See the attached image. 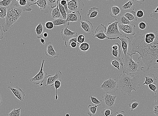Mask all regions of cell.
Wrapping results in <instances>:
<instances>
[{
	"mask_svg": "<svg viewBox=\"0 0 158 116\" xmlns=\"http://www.w3.org/2000/svg\"><path fill=\"white\" fill-rule=\"evenodd\" d=\"M156 38L153 42L146 43L142 38V34L138 31L133 41L129 42L127 53L132 56L139 54L138 59L141 70L146 72L158 65V30L156 31Z\"/></svg>",
	"mask_w": 158,
	"mask_h": 116,
	"instance_id": "obj_1",
	"label": "cell"
},
{
	"mask_svg": "<svg viewBox=\"0 0 158 116\" xmlns=\"http://www.w3.org/2000/svg\"><path fill=\"white\" fill-rule=\"evenodd\" d=\"M139 78V75L135 76L134 74H120L118 85L121 93L124 95L131 96L133 91L136 93L140 87Z\"/></svg>",
	"mask_w": 158,
	"mask_h": 116,
	"instance_id": "obj_2",
	"label": "cell"
},
{
	"mask_svg": "<svg viewBox=\"0 0 158 116\" xmlns=\"http://www.w3.org/2000/svg\"><path fill=\"white\" fill-rule=\"evenodd\" d=\"M23 11L13 3L7 8V11L6 20L2 24L3 31L6 32L12 28L14 24L22 16Z\"/></svg>",
	"mask_w": 158,
	"mask_h": 116,
	"instance_id": "obj_3",
	"label": "cell"
},
{
	"mask_svg": "<svg viewBox=\"0 0 158 116\" xmlns=\"http://www.w3.org/2000/svg\"><path fill=\"white\" fill-rule=\"evenodd\" d=\"M122 59L123 63V74H135L139 71L140 63L134 61L132 56L127 54V55H123Z\"/></svg>",
	"mask_w": 158,
	"mask_h": 116,
	"instance_id": "obj_4",
	"label": "cell"
},
{
	"mask_svg": "<svg viewBox=\"0 0 158 116\" xmlns=\"http://www.w3.org/2000/svg\"><path fill=\"white\" fill-rule=\"evenodd\" d=\"M102 82L101 88L106 93L111 94L118 90V85L115 79H112L110 77L108 79Z\"/></svg>",
	"mask_w": 158,
	"mask_h": 116,
	"instance_id": "obj_5",
	"label": "cell"
},
{
	"mask_svg": "<svg viewBox=\"0 0 158 116\" xmlns=\"http://www.w3.org/2000/svg\"><path fill=\"white\" fill-rule=\"evenodd\" d=\"M118 23V22L115 21L112 23H108L106 35L109 38H118L123 35L119 31Z\"/></svg>",
	"mask_w": 158,
	"mask_h": 116,
	"instance_id": "obj_6",
	"label": "cell"
},
{
	"mask_svg": "<svg viewBox=\"0 0 158 116\" xmlns=\"http://www.w3.org/2000/svg\"><path fill=\"white\" fill-rule=\"evenodd\" d=\"M45 61V59L43 60L42 64L39 73L29 80V81L33 84L37 85L43 83L47 78V73L44 72L43 70Z\"/></svg>",
	"mask_w": 158,
	"mask_h": 116,
	"instance_id": "obj_7",
	"label": "cell"
},
{
	"mask_svg": "<svg viewBox=\"0 0 158 116\" xmlns=\"http://www.w3.org/2000/svg\"><path fill=\"white\" fill-rule=\"evenodd\" d=\"M107 27L104 24H101L96 28L95 33L92 37L94 38H97L100 40H104L107 39L110 40L118 39V38H109L106 35Z\"/></svg>",
	"mask_w": 158,
	"mask_h": 116,
	"instance_id": "obj_8",
	"label": "cell"
},
{
	"mask_svg": "<svg viewBox=\"0 0 158 116\" xmlns=\"http://www.w3.org/2000/svg\"><path fill=\"white\" fill-rule=\"evenodd\" d=\"M69 13L74 12H80L83 9L85 5L82 0H71L67 3Z\"/></svg>",
	"mask_w": 158,
	"mask_h": 116,
	"instance_id": "obj_9",
	"label": "cell"
},
{
	"mask_svg": "<svg viewBox=\"0 0 158 116\" xmlns=\"http://www.w3.org/2000/svg\"><path fill=\"white\" fill-rule=\"evenodd\" d=\"M117 96H113L106 93L102 97V104L103 108L114 107Z\"/></svg>",
	"mask_w": 158,
	"mask_h": 116,
	"instance_id": "obj_10",
	"label": "cell"
},
{
	"mask_svg": "<svg viewBox=\"0 0 158 116\" xmlns=\"http://www.w3.org/2000/svg\"><path fill=\"white\" fill-rule=\"evenodd\" d=\"M45 54L47 57L54 58H58L59 54L54 50L52 43L49 42L46 43L45 46Z\"/></svg>",
	"mask_w": 158,
	"mask_h": 116,
	"instance_id": "obj_11",
	"label": "cell"
},
{
	"mask_svg": "<svg viewBox=\"0 0 158 116\" xmlns=\"http://www.w3.org/2000/svg\"><path fill=\"white\" fill-rule=\"evenodd\" d=\"M69 26L62 29L61 31V36L64 41H66L71 38L77 37V33L76 32L71 31L69 29Z\"/></svg>",
	"mask_w": 158,
	"mask_h": 116,
	"instance_id": "obj_12",
	"label": "cell"
},
{
	"mask_svg": "<svg viewBox=\"0 0 158 116\" xmlns=\"http://www.w3.org/2000/svg\"><path fill=\"white\" fill-rule=\"evenodd\" d=\"M35 5L38 6L40 12H43L44 14L48 13L50 6L48 5V0H37L31 6Z\"/></svg>",
	"mask_w": 158,
	"mask_h": 116,
	"instance_id": "obj_13",
	"label": "cell"
},
{
	"mask_svg": "<svg viewBox=\"0 0 158 116\" xmlns=\"http://www.w3.org/2000/svg\"><path fill=\"white\" fill-rule=\"evenodd\" d=\"M118 28L123 32L132 35L135 34V30L136 26L134 24H130L127 25L118 24Z\"/></svg>",
	"mask_w": 158,
	"mask_h": 116,
	"instance_id": "obj_14",
	"label": "cell"
},
{
	"mask_svg": "<svg viewBox=\"0 0 158 116\" xmlns=\"http://www.w3.org/2000/svg\"><path fill=\"white\" fill-rule=\"evenodd\" d=\"M118 38L121 41V46L123 51L124 55H126L127 53L129 42L131 39L128 37L125 34L118 37Z\"/></svg>",
	"mask_w": 158,
	"mask_h": 116,
	"instance_id": "obj_15",
	"label": "cell"
},
{
	"mask_svg": "<svg viewBox=\"0 0 158 116\" xmlns=\"http://www.w3.org/2000/svg\"><path fill=\"white\" fill-rule=\"evenodd\" d=\"M9 88L12 92L16 98L22 102H23L25 99V94L21 89L17 86L15 87L9 86Z\"/></svg>",
	"mask_w": 158,
	"mask_h": 116,
	"instance_id": "obj_16",
	"label": "cell"
},
{
	"mask_svg": "<svg viewBox=\"0 0 158 116\" xmlns=\"http://www.w3.org/2000/svg\"><path fill=\"white\" fill-rule=\"evenodd\" d=\"M62 73L60 70H58L54 76L49 75L47 76V84L46 86H54L55 82L57 80L61 79Z\"/></svg>",
	"mask_w": 158,
	"mask_h": 116,
	"instance_id": "obj_17",
	"label": "cell"
},
{
	"mask_svg": "<svg viewBox=\"0 0 158 116\" xmlns=\"http://www.w3.org/2000/svg\"><path fill=\"white\" fill-rule=\"evenodd\" d=\"M81 27L83 29L85 32L88 34H91L93 32V26L91 22L87 20L81 21Z\"/></svg>",
	"mask_w": 158,
	"mask_h": 116,
	"instance_id": "obj_18",
	"label": "cell"
},
{
	"mask_svg": "<svg viewBox=\"0 0 158 116\" xmlns=\"http://www.w3.org/2000/svg\"><path fill=\"white\" fill-rule=\"evenodd\" d=\"M15 6L19 7L24 12H31L32 10L31 7V5L27 0H20L18 3L15 4Z\"/></svg>",
	"mask_w": 158,
	"mask_h": 116,
	"instance_id": "obj_19",
	"label": "cell"
},
{
	"mask_svg": "<svg viewBox=\"0 0 158 116\" xmlns=\"http://www.w3.org/2000/svg\"><path fill=\"white\" fill-rule=\"evenodd\" d=\"M81 16L80 12H74L67 14L66 21L70 22H80Z\"/></svg>",
	"mask_w": 158,
	"mask_h": 116,
	"instance_id": "obj_20",
	"label": "cell"
},
{
	"mask_svg": "<svg viewBox=\"0 0 158 116\" xmlns=\"http://www.w3.org/2000/svg\"><path fill=\"white\" fill-rule=\"evenodd\" d=\"M90 48L89 44L85 42L79 44L77 43V46L76 48L78 55H84L86 52L88 51Z\"/></svg>",
	"mask_w": 158,
	"mask_h": 116,
	"instance_id": "obj_21",
	"label": "cell"
},
{
	"mask_svg": "<svg viewBox=\"0 0 158 116\" xmlns=\"http://www.w3.org/2000/svg\"><path fill=\"white\" fill-rule=\"evenodd\" d=\"M143 77L145 78V80L144 83L143 84V85H148L149 84L156 83V81L157 78L156 77V74L150 73L148 74H144Z\"/></svg>",
	"mask_w": 158,
	"mask_h": 116,
	"instance_id": "obj_22",
	"label": "cell"
},
{
	"mask_svg": "<svg viewBox=\"0 0 158 116\" xmlns=\"http://www.w3.org/2000/svg\"><path fill=\"white\" fill-rule=\"evenodd\" d=\"M122 9L126 12L134 11L135 9V2L134 0H129L122 7Z\"/></svg>",
	"mask_w": 158,
	"mask_h": 116,
	"instance_id": "obj_23",
	"label": "cell"
},
{
	"mask_svg": "<svg viewBox=\"0 0 158 116\" xmlns=\"http://www.w3.org/2000/svg\"><path fill=\"white\" fill-rule=\"evenodd\" d=\"M46 28L41 23L37 26L35 30V31L37 35V38L40 39L43 37L44 33L46 31Z\"/></svg>",
	"mask_w": 158,
	"mask_h": 116,
	"instance_id": "obj_24",
	"label": "cell"
},
{
	"mask_svg": "<svg viewBox=\"0 0 158 116\" xmlns=\"http://www.w3.org/2000/svg\"><path fill=\"white\" fill-rule=\"evenodd\" d=\"M50 14L52 19V20L58 19V18H62L61 14L59 9L58 2L57 6L51 10Z\"/></svg>",
	"mask_w": 158,
	"mask_h": 116,
	"instance_id": "obj_25",
	"label": "cell"
},
{
	"mask_svg": "<svg viewBox=\"0 0 158 116\" xmlns=\"http://www.w3.org/2000/svg\"><path fill=\"white\" fill-rule=\"evenodd\" d=\"M116 21L119 22L118 24L127 25L130 24L132 23V22H131L121 14L118 15L117 17L115 18Z\"/></svg>",
	"mask_w": 158,
	"mask_h": 116,
	"instance_id": "obj_26",
	"label": "cell"
},
{
	"mask_svg": "<svg viewBox=\"0 0 158 116\" xmlns=\"http://www.w3.org/2000/svg\"><path fill=\"white\" fill-rule=\"evenodd\" d=\"M128 20L131 22L137 21L138 18L136 16V12L134 11H131L130 12H127L123 14Z\"/></svg>",
	"mask_w": 158,
	"mask_h": 116,
	"instance_id": "obj_27",
	"label": "cell"
},
{
	"mask_svg": "<svg viewBox=\"0 0 158 116\" xmlns=\"http://www.w3.org/2000/svg\"><path fill=\"white\" fill-rule=\"evenodd\" d=\"M100 12L99 8L96 7H92L89 10L87 15L88 18H92L96 17Z\"/></svg>",
	"mask_w": 158,
	"mask_h": 116,
	"instance_id": "obj_28",
	"label": "cell"
},
{
	"mask_svg": "<svg viewBox=\"0 0 158 116\" xmlns=\"http://www.w3.org/2000/svg\"><path fill=\"white\" fill-rule=\"evenodd\" d=\"M120 10L118 6H112L110 9V16L114 18L117 17L120 14Z\"/></svg>",
	"mask_w": 158,
	"mask_h": 116,
	"instance_id": "obj_29",
	"label": "cell"
},
{
	"mask_svg": "<svg viewBox=\"0 0 158 116\" xmlns=\"http://www.w3.org/2000/svg\"><path fill=\"white\" fill-rule=\"evenodd\" d=\"M138 27L141 30L147 31L150 29V27L146 20L143 19L139 22Z\"/></svg>",
	"mask_w": 158,
	"mask_h": 116,
	"instance_id": "obj_30",
	"label": "cell"
},
{
	"mask_svg": "<svg viewBox=\"0 0 158 116\" xmlns=\"http://www.w3.org/2000/svg\"><path fill=\"white\" fill-rule=\"evenodd\" d=\"M52 22H53L54 26H58L62 25L69 26L70 24V22H67L66 20H64L62 18H58V19L52 20Z\"/></svg>",
	"mask_w": 158,
	"mask_h": 116,
	"instance_id": "obj_31",
	"label": "cell"
},
{
	"mask_svg": "<svg viewBox=\"0 0 158 116\" xmlns=\"http://www.w3.org/2000/svg\"><path fill=\"white\" fill-rule=\"evenodd\" d=\"M88 107L87 114L89 116H93L96 114L98 108L97 106H93L90 104Z\"/></svg>",
	"mask_w": 158,
	"mask_h": 116,
	"instance_id": "obj_32",
	"label": "cell"
},
{
	"mask_svg": "<svg viewBox=\"0 0 158 116\" xmlns=\"http://www.w3.org/2000/svg\"><path fill=\"white\" fill-rule=\"evenodd\" d=\"M58 2L59 9L60 13H61V14L62 19L66 20L67 18V14L66 13L65 7L60 4V3L58 1Z\"/></svg>",
	"mask_w": 158,
	"mask_h": 116,
	"instance_id": "obj_33",
	"label": "cell"
},
{
	"mask_svg": "<svg viewBox=\"0 0 158 116\" xmlns=\"http://www.w3.org/2000/svg\"><path fill=\"white\" fill-rule=\"evenodd\" d=\"M140 104V103L138 102L136 100L133 99L129 104V106L130 108L131 111H133L135 109L138 107Z\"/></svg>",
	"mask_w": 158,
	"mask_h": 116,
	"instance_id": "obj_34",
	"label": "cell"
},
{
	"mask_svg": "<svg viewBox=\"0 0 158 116\" xmlns=\"http://www.w3.org/2000/svg\"><path fill=\"white\" fill-rule=\"evenodd\" d=\"M111 65L118 70H120V61L118 58H114L110 60Z\"/></svg>",
	"mask_w": 158,
	"mask_h": 116,
	"instance_id": "obj_35",
	"label": "cell"
},
{
	"mask_svg": "<svg viewBox=\"0 0 158 116\" xmlns=\"http://www.w3.org/2000/svg\"><path fill=\"white\" fill-rule=\"evenodd\" d=\"M21 109V107L18 109L14 108L10 113L7 114L6 116H20Z\"/></svg>",
	"mask_w": 158,
	"mask_h": 116,
	"instance_id": "obj_36",
	"label": "cell"
},
{
	"mask_svg": "<svg viewBox=\"0 0 158 116\" xmlns=\"http://www.w3.org/2000/svg\"><path fill=\"white\" fill-rule=\"evenodd\" d=\"M61 79L56 80L54 83V87L56 90V95L55 96V99L57 100L58 98V89L60 88L61 86Z\"/></svg>",
	"mask_w": 158,
	"mask_h": 116,
	"instance_id": "obj_37",
	"label": "cell"
},
{
	"mask_svg": "<svg viewBox=\"0 0 158 116\" xmlns=\"http://www.w3.org/2000/svg\"><path fill=\"white\" fill-rule=\"evenodd\" d=\"M113 113V111L111 108H105L102 111L101 114L104 116H111Z\"/></svg>",
	"mask_w": 158,
	"mask_h": 116,
	"instance_id": "obj_38",
	"label": "cell"
},
{
	"mask_svg": "<svg viewBox=\"0 0 158 116\" xmlns=\"http://www.w3.org/2000/svg\"><path fill=\"white\" fill-rule=\"evenodd\" d=\"M8 7L0 6V18H6Z\"/></svg>",
	"mask_w": 158,
	"mask_h": 116,
	"instance_id": "obj_39",
	"label": "cell"
},
{
	"mask_svg": "<svg viewBox=\"0 0 158 116\" xmlns=\"http://www.w3.org/2000/svg\"><path fill=\"white\" fill-rule=\"evenodd\" d=\"M13 3V0H2L0 1V6L8 7Z\"/></svg>",
	"mask_w": 158,
	"mask_h": 116,
	"instance_id": "obj_40",
	"label": "cell"
},
{
	"mask_svg": "<svg viewBox=\"0 0 158 116\" xmlns=\"http://www.w3.org/2000/svg\"><path fill=\"white\" fill-rule=\"evenodd\" d=\"M57 1L60 3V4L65 7L67 14H69V10L67 6L68 0H57Z\"/></svg>",
	"mask_w": 158,
	"mask_h": 116,
	"instance_id": "obj_41",
	"label": "cell"
},
{
	"mask_svg": "<svg viewBox=\"0 0 158 116\" xmlns=\"http://www.w3.org/2000/svg\"><path fill=\"white\" fill-rule=\"evenodd\" d=\"M145 13L146 11L144 9H139L136 12V16L137 18H142L145 15Z\"/></svg>",
	"mask_w": 158,
	"mask_h": 116,
	"instance_id": "obj_42",
	"label": "cell"
},
{
	"mask_svg": "<svg viewBox=\"0 0 158 116\" xmlns=\"http://www.w3.org/2000/svg\"><path fill=\"white\" fill-rule=\"evenodd\" d=\"M121 46H120L119 49L118 50H112V54L114 56V57L117 58L119 55L118 58H120V56H121Z\"/></svg>",
	"mask_w": 158,
	"mask_h": 116,
	"instance_id": "obj_43",
	"label": "cell"
},
{
	"mask_svg": "<svg viewBox=\"0 0 158 116\" xmlns=\"http://www.w3.org/2000/svg\"><path fill=\"white\" fill-rule=\"evenodd\" d=\"M48 4L51 8H55L58 5L57 0H48Z\"/></svg>",
	"mask_w": 158,
	"mask_h": 116,
	"instance_id": "obj_44",
	"label": "cell"
},
{
	"mask_svg": "<svg viewBox=\"0 0 158 116\" xmlns=\"http://www.w3.org/2000/svg\"><path fill=\"white\" fill-rule=\"evenodd\" d=\"M89 98L91 100V102L93 103L96 105L98 106H100L101 105V101H99L98 99L96 97H94L92 96H90Z\"/></svg>",
	"mask_w": 158,
	"mask_h": 116,
	"instance_id": "obj_45",
	"label": "cell"
},
{
	"mask_svg": "<svg viewBox=\"0 0 158 116\" xmlns=\"http://www.w3.org/2000/svg\"><path fill=\"white\" fill-rule=\"evenodd\" d=\"M73 42H77V37H74V38H71L69 40L65 41V45L67 47H70L71 43Z\"/></svg>",
	"mask_w": 158,
	"mask_h": 116,
	"instance_id": "obj_46",
	"label": "cell"
},
{
	"mask_svg": "<svg viewBox=\"0 0 158 116\" xmlns=\"http://www.w3.org/2000/svg\"><path fill=\"white\" fill-rule=\"evenodd\" d=\"M148 87L152 91H153L154 93H155V98L156 99V93L157 92V89H158V87L156 85V83H153L149 84L148 85Z\"/></svg>",
	"mask_w": 158,
	"mask_h": 116,
	"instance_id": "obj_47",
	"label": "cell"
},
{
	"mask_svg": "<svg viewBox=\"0 0 158 116\" xmlns=\"http://www.w3.org/2000/svg\"><path fill=\"white\" fill-rule=\"evenodd\" d=\"M150 16L155 19H158V6L155 9L153 10L152 13L150 14Z\"/></svg>",
	"mask_w": 158,
	"mask_h": 116,
	"instance_id": "obj_48",
	"label": "cell"
},
{
	"mask_svg": "<svg viewBox=\"0 0 158 116\" xmlns=\"http://www.w3.org/2000/svg\"><path fill=\"white\" fill-rule=\"evenodd\" d=\"M44 25L46 28L48 29L51 30L53 29L54 27L53 22L51 21L47 22L46 23L44 24Z\"/></svg>",
	"mask_w": 158,
	"mask_h": 116,
	"instance_id": "obj_49",
	"label": "cell"
},
{
	"mask_svg": "<svg viewBox=\"0 0 158 116\" xmlns=\"http://www.w3.org/2000/svg\"><path fill=\"white\" fill-rule=\"evenodd\" d=\"M85 36L83 35H80L77 37V43L80 44L85 42Z\"/></svg>",
	"mask_w": 158,
	"mask_h": 116,
	"instance_id": "obj_50",
	"label": "cell"
},
{
	"mask_svg": "<svg viewBox=\"0 0 158 116\" xmlns=\"http://www.w3.org/2000/svg\"><path fill=\"white\" fill-rule=\"evenodd\" d=\"M151 113L153 114L155 116H158V105L156 104L155 106H154Z\"/></svg>",
	"mask_w": 158,
	"mask_h": 116,
	"instance_id": "obj_51",
	"label": "cell"
},
{
	"mask_svg": "<svg viewBox=\"0 0 158 116\" xmlns=\"http://www.w3.org/2000/svg\"><path fill=\"white\" fill-rule=\"evenodd\" d=\"M115 116H126V115L125 114V111H122L118 113V112H116L114 114Z\"/></svg>",
	"mask_w": 158,
	"mask_h": 116,
	"instance_id": "obj_52",
	"label": "cell"
},
{
	"mask_svg": "<svg viewBox=\"0 0 158 116\" xmlns=\"http://www.w3.org/2000/svg\"><path fill=\"white\" fill-rule=\"evenodd\" d=\"M3 38V31L1 26H0V40Z\"/></svg>",
	"mask_w": 158,
	"mask_h": 116,
	"instance_id": "obj_53",
	"label": "cell"
},
{
	"mask_svg": "<svg viewBox=\"0 0 158 116\" xmlns=\"http://www.w3.org/2000/svg\"><path fill=\"white\" fill-rule=\"evenodd\" d=\"M77 46V43L75 42H73L70 44V47L73 48H76Z\"/></svg>",
	"mask_w": 158,
	"mask_h": 116,
	"instance_id": "obj_54",
	"label": "cell"
},
{
	"mask_svg": "<svg viewBox=\"0 0 158 116\" xmlns=\"http://www.w3.org/2000/svg\"><path fill=\"white\" fill-rule=\"evenodd\" d=\"M40 39L41 42L42 43L43 45L46 44V41H45L44 39L42 38H41Z\"/></svg>",
	"mask_w": 158,
	"mask_h": 116,
	"instance_id": "obj_55",
	"label": "cell"
},
{
	"mask_svg": "<svg viewBox=\"0 0 158 116\" xmlns=\"http://www.w3.org/2000/svg\"><path fill=\"white\" fill-rule=\"evenodd\" d=\"M27 1L31 6L32 4L35 2V0H27Z\"/></svg>",
	"mask_w": 158,
	"mask_h": 116,
	"instance_id": "obj_56",
	"label": "cell"
},
{
	"mask_svg": "<svg viewBox=\"0 0 158 116\" xmlns=\"http://www.w3.org/2000/svg\"><path fill=\"white\" fill-rule=\"evenodd\" d=\"M134 1H136L138 3H140L141 4H142L143 2L145 1V0H134Z\"/></svg>",
	"mask_w": 158,
	"mask_h": 116,
	"instance_id": "obj_57",
	"label": "cell"
},
{
	"mask_svg": "<svg viewBox=\"0 0 158 116\" xmlns=\"http://www.w3.org/2000/svg\"><path fill=\"white\" fill-rule=\"evenodd\" d=\"M48 33L46 32H44V33L43 36L44 37H45V38H47L48 37Z\"/></svg>",
	"mask_w": 158,
	"mask_h": 116,
	"instance_id": "obj_58",
	"label": "cell"
},
{
	"mask_svg": "<svg viewBox=\"0 0 158 116\" xmlns=\"http://www.w3.org/2000/svg\"><path fill=\"white\" fill-rule=\"evenodd\" d=\"M2 99L1 96V95L0 94V106L2 105Z\"/></svg>",
	"mask_w": 158,
	"mask_h": 116,
	"instance_id": "obj_59",
	"label": "cell"
},
{
	"mask_svg": "<svg viewBox=\"0 0 158 116\" xmlns=\"http://www.w3.org/2000/svg\"><path fill=\"white\" fill-rule=\"evenodd\" d=\"M39 85H40V87L43 86V83H41Z\"/></svg>",
	"mask_w": 158,
	"mask_h": 116,
	"instance_id": "obj_60",
	"label": "cell"
},
{
	"mask_svg": "<svg viewBox=\"0 0 158 116\" xmlns=\"http://www.w3.org/2000/svg\"><path fill=\"white\" fill-rule=\"evenodd\" d=\"M66 116H70V114H67L65 115Z\"/></svg>",
	"mask_w": 158,
	"mask_h": 116,
	"instance_id": "obj_61",
	"label": "cell"
},
{
	"mask_svg": "<svg viewBox=\"0 0 158 116\" xmlns=\"http://www.w3.org/2000/svg\"><path fill=\"white\" fill-rule=\"evenodd\" d=\"M14 1L15 2H19L20 0H14Z\"/></svg>",
	"mask_w": 158,
	"mask_h": 116,
	"instance_id": "obj_62",
	"label": "cell"
},
{
	"mask_svg": "<svg viewBox=\"0 0 158 116\" xmlns=\"http://www.w3.org/2000/svg\"><path fill=\"white\" fill-rule=\"evenodd\" d=\"M86 1H91V0H85Z\"/></svg>",
	"mask_w": 158,
	"mask_h": 116,
	"instance_id": "obj_63",
	"label": "cell"
},
{
	"mask_svg": "<svg viewBox=\"0 0 158 116\" xmlns=\"http://www.w3.org/2000/svg\"><path fill=\"white\" fill-rule=\"evenodd\" d=\"M106 1H110V0H106Z\"/></svg>",
	"mask_w": 158,
	"mask_h": 116,
	"instance_id": "obj_64",
	"label": "cell"
}]
</instances>
